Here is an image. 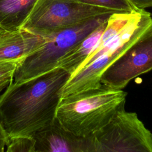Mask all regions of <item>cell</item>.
Masks as SVG:
<instances>
[{
	"label": "cell",
	"instance_id": "1",
	"mask_svg": "<svg viewBox=\"0 0 152 152\" xmlns=\"http://www.w3.org/2000/svg\"><path fill=\"white\" fill-rule=\"evenodd\" d=\"M70 74L61 68L19 83L0 95V121L9 138L31 136L52 122Z\"/></svg>",
	"mask_w": 152,
	"mask_h": 152
},
{
	"label": "cell",
	"instance_id": "2",
	"mask_svg": "<svg viewBox=\"0 0 152 152\" xmlns=\"http://www.w3.org/2000/svg\"><path fill=\"white\" fill-rule=\"evenodd\" d=\"M127 93L102 84L97 88L63 96L56 118L67 131L77 136L91 137L125 106Z\"/></svg>",
	"mask_w": 152,
	"mask_h": 152
},
{
	"label": "cell",
	"instance_id": "3",
	"mask_svg": "<svg viewBox=\"0 0 152 152\" xmlns=\"http://www.w3.org/2000/svg\"><path fill=\"white\" fill-rule=\"evenodd\" d=\"M152 30V17L145 10H135L131 18L102 50L99 56L71 75L62 90V97L102 85L104 72L133 44Z\"/></svg>",
	"mask_w": 152,
	"mask_h": 152
},
{
	"label": "cell",
	"instance_id": "4",
	"mask_svg": "<svg viewBox=\"0 0 152 152\" xmlns=\"http://www.w3.org/2000/svg\"><path fill=\"white\" fill-rule=\"evenodd\" d=\"M113 14V13H112ZM112 14L93 17L50 33L36 51L19 61L13 82L19 83L56 68L59 61Z\"/></svg>",
	"mask_w": 152,
	"mask_h": 152
},
{
	"label": "cell",
	"instance_id": "5",
	"mask_svg": "<svg viewBox=\"0 0 152 152\" xmlns=\"http://www.w3.org/2000/svg\"><path fill=\"white\" fill-rule=\"evenodd\" d=\"M91 138L93 152H152L151 132L125 106Z\"/></svg>",
	"mask_w": 152,
	"mask_h": 152
},
{
	"label": "cell",
	"instance_id": "6",
	"mask_svg": "<svg viewBox=\"0 0 152 152\" xmlns=\"http://www.w3.org/2000/svg\"><path fill=\"white\" fill-rule=\"evenodd\" d=\"M115 11L69 0H37L21 28L45 36L70 26Z\"/></svg>",
	"mask_w": 152,
	"mask_h": 152
},
{
	"label": "cell",
	"instance_id": "7",
	"mask_svg": "<svg viewBox=\"0 0 152 152\" xmlns=\"http://www.w3.org/2000/svg\"><path fill=\"white\" fill-rule=\"evenodd\" d=\"M152 70V30L133 44L100 78L102 84L122 90L135 78Z\"/></svg>",
	"mask_w": 152,
	"mask_h": 152
},
{
	"label": "cell",
	"instance_id": "8",
	"mask_svg": "<svg viewBox=\"0 0 152 152\" xmlns=\"http://www.w3.org/2000/svg\"><path fill=\"white\" fill-rule=\"evenodd\" d=\"M35 152H93L91 137L77 136L65 129L56 118L36 131Z\"/></svg>",
	"mask_w": 152,
	"mask_h": 152
},
{
	"label": "cell",
	"instance_id": "9",
	"mask_svg": "<svg viewBox=\"0 0 152 152\" xmlns=\"http://www.w3.org/2000/svg\"><path fill=\"white\" fill-rule=\"evenodd\" d=\"M46 37L21 28L0 37V61H20L37 50Z\"/></svg>",
	"mask_w": 152,
	"mask_h": 152
},
{
	"label": "cell",
	"instance_id": "10",
	"mask_svg": "<svg viewBox=\"0 0 152 152\" xmlns=\"http://www.w3.org/2000/svg\"><path fill=\"white\" fill-rule=\"evenodd\" d=\"M37 0H0V30L12 32L21 29Z\"/></svg>",
	"mask_w": 152,
	"mask_h": 152
},
{
	"label": "cell",
	"instance_id": "11",
	"mask_svg": "<svg viewBox=\"0 0 152 152\" xmlns=\"http://www.w3.org/2000/svg\"><path fill=\"white\" fill-rule=\"evenodd\" d=\"M107 21L99 25L66 53L59 61L56 68L64 69L71 75L93 51L106 26Z\"/></svg>",
	"mask_w": 152,
	"mask_h": 152
},
{
	"label": "cell",
	"instance_id": "12",
	"mask_svg": "<svg viewBox=\"0 0 152 152\" xmlns=\"http://www.w3.org/2000/svg\"><path fill=\"white\" fill-rule=\"evenodd\" d=\"M81 4L110 9L116 12H131L137 10L128 0H69Z\"/></svg>",
	"mask_w": 152,
	"mask_h": 152
},
{
	"label": "cell",
	"instance_id": "13",
	"mask_svg": "<svg viewBox=\"0 0 152 152\" xmlns=\"http://www.w3.org/2000/svg\"><path fill=\"white\" fill-rule=\"evenodd\" d=\"M8 152H35L34 140L31 136H17L10 138Z\"/></svg>",
	"mask_w": 152,
	"mask_h": 152
},
{
	"label": "cell",
	"instance_id": "14",
	"mask_svg": "<svg viewBox=\"0 0 152 152\" xmlns=\"http://www.w3.org/2000/svg\"><path fill=\"white\" fill-rule=\"evenodd\" d=\"M19 61H0V80L13 78Z\"/></svg>",
	"mask_w": 152,
	"mask_h": 152
},
{
	"label": "cell",
	"instance_id": "15",
	"mask_svg": "<svg viewBox=\"0 0 152 152\" xmlns=\"http://www.w3.org/2000/svg\"><path fill=\"white\" fill-rule=\"evenodd\" d=\"M9 137L0 121V152L5 151V147L9 142Z\"/></svg>",
	"mask_w": 152,
	"mask_h": 152
},
{
	"label": "cell",
	"instance_id": "16",
	"mask_svg": "<svg viewBox=\"0 0 152 152\" xmlns=\"http://www.w3.org/2000/svg\"><path fill=\"white\" fill-rule=\"evenodd\" d=\"M136 9L144 10L148 7H152V0H128Z\"/></svg>",
	"mask_w": 152,
	"mask_h": 152
},
{
	"label": "cell",
	"instance_id": "17",
	"mask_svg": "<svg viewBox=\"0 0 152 152\" xmlns=\"http://www.w3.org/2000/svg\"><path fill=\"white\" fill-rule=\"evenodd\" d=\"M12 81H13V78H8L0 80V94L10 85Z\"/></svg>",
	"mask_w": 152,
	"mask_h": 152
},
{
	"label": "cell",
	"instance_id": "18",
	"mask_svg": "<svg viewBox=\"0 0 152 152\" xmlns=\"http://www.w3.org/2000/svg\"><path fill=\"white\" fill-rule=\"evenodd\" d=\"M5 33V31H2V30H0V37L3 35L4 33Z\"/></svg>",
	"mask_w": 152,
	"mask_h": 152
},
{
	"label": "cell",
	"instance_id": "19",
	"mask_svg": "<svg viewBox=\"0 0 152 152\" xmlns=\"http://www.w3.org/2000/svg\"><path fill=\"white\" fill-rule=\"evenodd\" d=\"M151 15H152V14H151Z\"/></svg>",
	"mask_w": 152,
	"mask_h": 152
}]
</instances>
